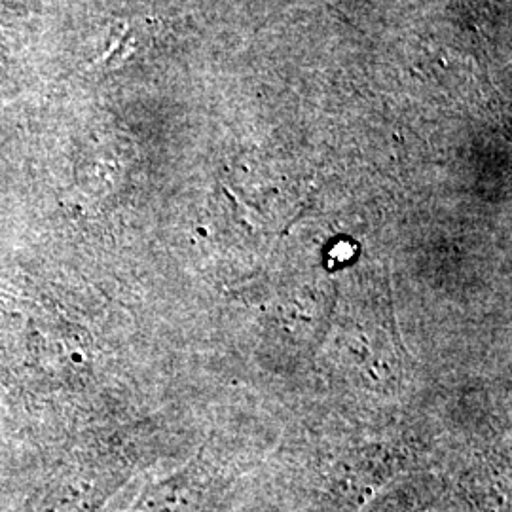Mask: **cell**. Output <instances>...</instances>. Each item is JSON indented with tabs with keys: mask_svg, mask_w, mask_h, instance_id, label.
Wrapping results in <instances>:
<instances>
[]
</instances>
